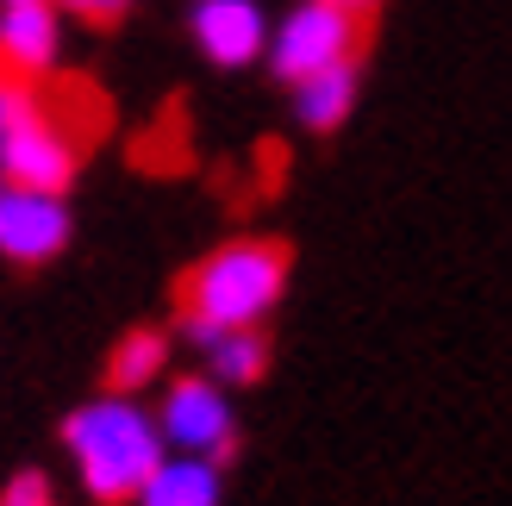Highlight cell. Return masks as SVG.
<instances>
[{"instance_id":"6da1fadb","label":"cell","mask_w":512,"mask_h":506,"mask_svg":"<svg viewBox=\"0 0 512 506\" xmlns=\"http://www.w3.org/2000/svg\"><path fill=\"white\" fill-rule=\"evenodd\" d=\"M63 450L75 463V482L100 506H138L144 482L169 457L157 432V413L132 394H94L63 419Z\"/></svg>"},{"instance_id":"7a4b0ae2","label":"cell","mask_w":512,"mask_h":506,"mask_svg":"<svg viewBox=\"0 0 512 506\" xmlns=\"http://www.w3.org/2000/svg\"><path fill=\"white\" fill-rule=\"evenodd\" d=\"M281 294H288V244L275 238H232L207 250L175 288V307H182V338L200 344L213 332H244V325H263Z\"/></svg>"},{"instance_id":"3957f363","label":"cell","mask_w":512,"mask_h":506,"mask_svg":"<svg viewBox=\"0 0 512 506\" xmlns=\"http://www.w3.org/2000/svg\"><path fill=\"white\" fill-rule=\"evenodd\" d=\"M157 432L163 444L175 450V457H207V463H232L238 450V413H232V394H225L213 375H169L163 394H157Z\"/></svg>"},{"instance_id":"277c9868","label":"cell","mask_w":512,"mask_h":506,"mask_svg":"<svg viewBox=\"0 0 512 506\" xmlns=\"http://www.w3.org/2000/svg\"><path fill=\"white\" fill-rule=\"evenodd\" d=\"M331 63H356V13L331 7V0H300L269 32V69L294 88Z\"/></svg>"},{"instance_id":"5b68a950","label":"cell","mask_w":512,"mask_h":506,"mask_svg":"<svg viewBox=\"0 0 512 506\" xmlns=\"http://www.w3.org/2000/svg\"><path fill=\"white\" fill-rule=\"evenodd\" d=\"M75 213L69 194H38V188H7L0 194V263L38 269L69 250Z\"/></svg>"},{"instance_id":"8992f818","label":"cell","mask_w":512,"mask_h":506,"mask_svg":"<svg viewBox=\"0 0 512 506\" xmlns=\"http://www.w3.org/2000/svg\"><path fill=\"white\" fill-rule=\"evenodd\" d=\"M75 138L63 132L44 107H32L7 138H0V169L13 188H38V194H69L75 182Z\"/></svg>"},{"instance_id":"52a82bcc","label":"cell","mask_w":512,"mask_h":506,"mask_svg":"<svg viewBox=\"0 0 512 506\" xmlns=\"http://www.w3.org/2000/svg\"><path fill=\"white\" fill-rule=\"evenodd\" d=\"M188 32L200 44V57L219 69H244L256 57H269V19L256 0H194Z\"/></svg>"},{"instance_id":"ba28073f","label":"cell","mask_w":512,"mask_h":506,"mask_svg":"<svg viewBox=\"0 0 512 506\" xmlns=\"http://www.w3.org/2000/svg\"><path fill=\"white\" fill-rule=\"evenodd\" d=\"M63 57V13L57 0H0V69L32 82Z\"/></svg>"},{"instance_id":"9c48e42d","label":"cell","mask_w":512,"mask_h":506,"mask_svg":"<svg viewBox=\"0 0 512 506\" xmlns=\"http://www.w3.org/2000/svg\"><path fill=\"white\" fill-rule=\"evenodd\" d=\"M169 357H175V338L157 332V325H138L107 350V394H132L144 400L150 388L169 382Z\"/></svg>"},{"instance_id":"30bf717a","label":"cell","mask_w":512,"mask_h":506,"mask_svg":"<svg viewBox=\"0 0 512 506\" xmlns=\"http://www.w3.org/2000/svg\"><path fill=\"white\" fill-rule=\"evenodd\" d=\"M200 375H213V382L232 394V388H256L269 375V338L263 325H244V332H213L200 338Z\"/></svg>"},{"instance_id":"8fae6325","label":"cell","mask_w":512,"mask_h":506,"mask_svg":"<svg viewBox=\"0 0 512 506\" xmlns=\"http://www.w3.org/2000/svg\"><path fill=\"white\" fill-rule=\"evenodd\" d=\"M356 94H363L356 63H331L319 75H306V82H294V119L306 132H338V125L356 113Z\"/></svg>"},{"instance_id":"7c38bea8","label":"cell","mask_w":512,"mask_h":506,"mask_svg":"<svg viewBox=\"0 0 512 506\" xmlns=\"http://www.w3.org/2000/svg\"><path fill=\"white\" fill-rule=\"evenodd\" d=\"M225 500V475H219V463H207V457H169L157 463V475L144 482V494H138V506H219Z\"/></svg>"},{"instance_id":"4fadbf2b","label":"cell","mask_w":512,"mask_h":506,"mask_svg":"<svg viewBox=\"0 0 512 506\" xmlns=\"http://www.w3.org/2000/svg\"><path fill=\"white\" fill-rule=\"evenodd\" d=\"M0 506H57V488H50L44 469H19L7 488H0Z\"/></svg>"},{"instance_id":"5bb4252c","label":"cell","mask_w":512,"mask_h":506,"mask_svg":"<svg viewBox=\"0 0 512 506\" xmlns=\"http://www.w3.org/2000/svg\"><path fill=\"white\" fill-rule=\"evenodd\" d=\"M32 107H38V100L25 94V82H19V75H7V69H0V138H7V132H13V125H19L25 113H32Z\"/></svg>"},{"instance_id":"9a60e30c","label":"cell","mask_w":512,"mask_h":506,"mask_svg":"<svg viewBox=\"0 0 512 506\" xmlns=\"http://www.w3.org/2000/svg\"><path fill=\"white\" fill-rule=\"evenodd\" d=\"M63 7H69L75 19H88V25H113V19L132 13V0H63Z\"/></svg>"},{"instance_id":"2e32d148","label":"cell","mask_w":512,"mask_h":506,"mask_svg":"<svg viewBox=\"0 0 512 506\" xmlns=\"http://www.w3.org/2000/svg\"><path fill=\"white\" fill-rule=\"evenodd\" d=\"M331 7H344V13L363 19V13H375V7H381V0H331Z\"/></svg>"},{"instance_id":"e0dca14e","label":"cell","mask_w":512,"mask_h":506,"mask_svg":"<svg viewBox=\"0 0 512 506\" xmlns=\"http://www.w3.org/2000/svg\"><path fill=\"white\" fill-rule=\"evenodd\" d=\"M7 188H13V182H7V169H0V194H7Z\"/></svg>"}]
</instances>
